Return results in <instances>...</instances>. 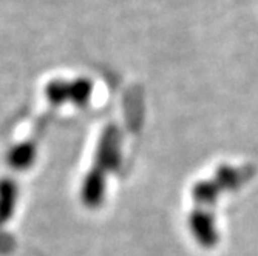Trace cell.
<instances>
[{"mask_svg": "<svg viewBox=\"0 0 258 256\" xmlns=\"http://www.w3.org/2000/svg\"><path fill=\"white\" fill-rule=\"evenodd\" d=\"M190 230L194 236L203 245H210L214 239V225L207 219V215L201 212H195L190 216Z\"/></svg>", "mask_w": 258, "mask_h": 256, "instance_id": "cell-6", "label": "cell"}, {"mask_svg": "<svg viewBox=\"0 0 258 256\" xmlns=\"http://www.w3.org/2000/svg\"><path fill=\"white\" fill-rule=\"evenodd\" d=\"M107 193V175L99 172L98 168L91 167L82 179L79 196L82 204L90 208L96 210L105 201Z\"/></svg>", "mask_w": 258, "mask_h": 256, "instance_id": "cell-2", "label": "cell"}, {"mask_svg": "<svg viewBox=\"0 0 258 256\" xmlns=\"http://www.w3.org/2000/svg\"><path fill=\"white\" fill-rule=\"evenodd\" d=\"M122 160V131L116 124H108L99 134L93 165L99 172L110 175L116 172Z\"/></svg>", "mask_w": 258, "mask_h": 256, "instance_id": "cell-1", "label": "cell"}, {"mask_svg": "<svg viewBox=\"0 0 258 256\" xmlns=\"http://www.w3.org/2000/svg\"><path fill=\"white\" fill-rule=\"evenodd\" d=\"M37 157V147L31 141H23L14 144L7 154L8 165L16 172H27L30 170Z\"/></svg>", "mask_w": 258, "mask_h": 256, "instance_id": "cell-3", "label": "cell"}, {"mask_svg": "<svg viewBox=\"0 0 258 256\" xmlns=\"http://www.w3.org/2000/svg\"><path fill=\"white\" fill-rule=\"evenodd\" d=\"M45 98L53 107H63L68 104V79H51L45 85Z\"/></svg>", "mask_w": 258, "mask_h": 256, "instance_id": "cell-7", "label": "cell"}, {"mask_svg": "<svg viewBox=\"0 0 258 256\" xmlns=\"http://www.w3.org/2000/svg\"><path fill=\"white\" fill-rule=\"evenodd\" d=\"M19 199V185L11 178L0 179V227L11 221Z\"/></svg>", "mask_w": 258, "mask_h": 256, "instance_id": "cell-4", "label": "cell"}, {"mask_svg": "<svg viewBox=\"0 0 258 256\" xmlns=\"http://www.w3.org/2000/svg\"><path fill=\"white\" fill-rule=\"evenodd\" d=\"M93 88L95 85L88 77L68 79V104L79 108L85 107L93 96Z\"/></svg>", "mask_w": 258, "mask_h": 256, "instance_id": "cell-5", "label": "cell"}]
</instances>
